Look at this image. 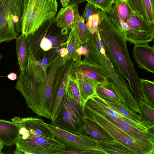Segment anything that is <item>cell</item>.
I'll return each instance as SVG.
<instances>
[{
	"mask_svg": "<svg viewBox=\"0 0 154 154\" xmlns=\"http://www.w3.org/2000/svg\"><path fill=\"white\" fill-rule=\"evenodd\" d=\"M100 10L99 9L95 8L92 4L88 2L86 4L85 10L82 16L84 20L87 22L92 14L98 13Z\"/></svg>",
	"mask_w": 154,
	"mask_h": 154,
	"instance_id": "obj_34",
	"label": "cell"
},
{
	"mask_svg": "<svg viewBox=\"0 0 154 154\" xmlns=\"http://www.w3.org/2000/svg\"><path fill=\"white\" fill-rule=\"evenodd\" d=\"M86 115L84 107L75 98L68 87L51 124L76 135L82 134L83 120Z\"/></svg>",
	"mask_w": 154,
	"mask_h": 154,
	"instance_id": "obj_5",
	"label": "cell"
},
{
	"mask_svg": "<svg viewBox=\"0 0 154 154\" xmlns=\"http://www.w3.org/2000/svg\"><path fill=\"white\" fill-rule=\"evenodd\" d=\"M29 0H24V8L26 6Z\"/></svg>",
	"mask_w": 154,
	"mask_h": 154,
	"instance_id": "obj_39",
	"label": "cell"
},
{
	"mask_svg": "<svg viewBox=\"0 0 154 154\" xmlns=\"http://www.w3.org/2000/svg\"><path fill=\"white\" fill-rule=\"evenodd\" d=\"M97 95L102 99L120 104H125L124 98L119 91L111 84H99L96 89Z\"/></svg>",
	"mask_w": 154,
	"mask_h": 154,
	"instance_id": "obj_21",
	"label": "cell"
},
{
	"mask_svg": "<svg viewBox=\"0 0 154 154\" xmlns=\"http://www.w3.org/2000/svg\"><path fill=\"white\" fill-rule=\"evenodd\" d=\"M69 75L78 87L80 94L85 103L88 100L97 95L96 89L99 84L92 79L86 77L70 74V72Z\"/></svg>",
	"mask_w": 154,
	"mask_h": 154,
	"instance_id": "obj_19",
	"label": "cell"
},
{
	"mask_svg": "<svg viewBox=\"0 0 154 154\" xmlns=\"http://www.w3.org/2000/svg\"><path fill=\"white\" fill-rule=\"evenodd\" d=\"M12 120L19 125L20 135L19 139L34 137H54L52 131L41 119L32 117L21 118L15 117Z\"/></svg>",
	"mask_w": 154,
	"mask_h": 154,
	"instance_id": "obj_12",
	"label": "cell"
},
{
	"mask_svg": "<svg viewBox=\"0 0 154 154\" xmlns=\"http://www.w3.org/2000/svg\"><path fill=\"white\" fill-rule=\"evenodd\" d=\"M85 1L95 8L107 13L111 8L115 0H85Z\"/></svg>",
	"mask_w": 154,
	"mask_h": 154,
	"instance_id": "obj_31",
	"label": "cell"
},
{
	"mask_svg": "<svg viewBox=\"0 0 154 154\" xmlns=\"http://www.w3.org/2000/svg\"><path fill=\"white\" fill-rule=\"evenodd\" d=\"M3 57V55H2L1 53H0V62L2 58Z\"/></svg>",
	"mask_w": 154,
	"mask_h": 154,
	"instance_id": "obj_40",
	"label": "cell"
},
{
	"mask_svg": "<svg viewBox=\"0 0 154 154\" xmlns=\"http://www.w3.org/2000/svg\"><path fill=\"white\" fill-rule=\"evenodd\" d=\"M137 101L140 112L141 123L148 130L154 131V107L142 100L140 99Z\"/></svg>",
	"mask_w": 154,
	"mask_h": 154,
	"instance_id": "obj_26",
	"label": "cell"
},
{
	"mask_svg": "<svg viewBox=\"0 0 154 154\" xmlns=\"http://www.w3.org/2000/svg\"><path fill=\"white\" fill-rule=\"evenodd\" d=\"M28 61L25 69L20 72V75L29 80L35 82L42 83L46 79L47 69L51 62L48 63L47 58L38 60L33 56L28 47Z\"/></svg>",
	"mask_w": 154,
	"mask_h": 154,
	"instance_id": "obj_13",
	"label": "cell"
},
{
	"mask_svg": "<svg viewBox=\"0 0 154 154\" xmlns=\"http://www.w3.org/2000/svg\"><path fill=\"white\" fill-rule=\"evenodd\" d=\"M60 53L49 66L46 80L42 83L32 82L19 75L15 88L26 100L27 106L38 116L50 119L56 95L65 67L60 66Z\"/></svg>",
	"mask_w": 154,
	"mask_h": 154,
	"instance_id": "obj_2",
	"label": "cell"
},
{
	"mask_svg": "<svg viewBox=\"0 0 154 154\" xmlns=\"http://www.w3.org/2000/svg\"><path fill=\"white\" fill-rule=\"evenodd\" d=\"M81 45L74 26L71 29L66 42V48L68 51V54L65 57H62L60 66H62L68 60H72L73 59L75 56L76 50Z\"/></svg>",
	"mask_w": 154,
	"mask_h": 154,
	"instance_id": "obj_29",
	"label": "cell"
},
{
	"mask_svg": "<svg viewBox=\"0 0 154 154\" xmlns=\"http://www.w3.org/2000/svg\"><path fill=\"white\" fill-rule=\"evenodd\" d=\"M18 124L0 119V141L6 146L16 145L20 136Z\"/></svg>",
	"mask_w": 154,
	"mask_h": 154,
	"instance_id": "obj_17",
	"label": "cell"
},
{
	"mask_svg": "<svg viewBox=\"0 0 154 154\" xmlns=\"http://www.w3.org/2000/svg\"><path fill=\"white\" fill-rule=\"evenodd\" d=\"M71 63L69 64L66 70L63 75L57 90L53 105L50 120H53L55 116L61 101L64 95L68 82V73Z\"/></svg>",
	"mask_w": 154,
	"mask_h": 154,
	"instance_id": "obj_30",
	"label": "cell"
},
{
	"mask_svg": "<svg viewBox=\"0 0 154 154\" xmlns=\"http://www.w3.org/2000/svg\"><path fill=\"white\" fill-rule=\"evenodd\" d=\"M99 12L92 14L86 23V25L91 33H93L98 31V26L100 19Z\"/></svg>",
	"mask_w": 154,
	"mask_h": 154,
	"instance_id": "obj_33",
	"label": "cell"
},
{
	"mask_svg": "<svg viewBox=\"0 0 154 154\" xmlns=\"http://www.w3.org/2000/svg\"><path fill=\"white\" fill-rule=\"evenodd\" d=\"M95 140L97 146L104 154H134L129 148L116 139L110 142L103 141L96 139Z\"/></svg>",
	"mask_w": 154,
	"mask_h": 154,
	"instance_id": "obj_25",
	"label": "cell"
},
{
	"mask_svg": "<svg viewBox=\"0 0 154 154\" xmlns=\"http://www.w3.org/2000/svg\"><path fill=\"white\" fill-rule=\"evenodd\" d=\"M70 73L92 79L98 84L108 82L104 75L94 66L79 58L72 61Z\"/></svg>",
	"mask_w": 154,
	"mask_h": 154,
	"instance_id": "obj_14",
	"label": "cell"
},
{
	"mask_svg": "<svg viewBox=\"0 0 154 154\" xmlns=\"http://www.w3.org/2000/svg\"><path fill=\"white\" fill-rule=\"evenodd\" d=\"M82 134L103 141H112L115 139L100 126L86 117L83 120Z\"/></svg>",
	"mask_w": 154,
	"mask_h": 154,
	"instance_id": "obj_20",
	"label": "cell"
},
{
	"mask_svg": "<svg viewBox=\"0 0 154 154\" xmlns=\"http://www.w3.org/2000/svg\"><path fill=\"white\" fill-rule=\"evenodd\" d=\"M57 0H29L22 17V33H34L45 23L54 19L57 12Z\"/></svg>",
	"mask_w": 154,
	"mask_h": 154,
	"instance_id": "obj_6",
	"label": "cell"
},
{
	"mask_svg": "<svg viewBox=\"0 0 154 154\" xmlns=\"http://www.w3.org/2000/svg\"><path fill=\"white\" fill-rule=\"evenodd\" d=\"M60 56L62 57H64L66 56L68 54V51L65 47L60 48L59 51Z\"/></svg>",
	"mask_w": 154,
	"mask_h": 154,
	"instance_id": "obj_35",
	"label": "cell"
},
{
	"mask_svg": "<svg viewBox=\"0 0 154 154\" xmlns=\"http://www.w3.org/2000/svg\"><path fill=\"white\" fill-rule=\"evenodd\" d=\"M70 0H60V2L62 5H67L70 2Z\"/></svg>",
	"mask_w": 154,
	"mask_h": 154,
	"instance_id": "obj_38",
	"label": "cell"
},
{
	"mask_svg": "<svg viewBox=\"0 0 154 154\" xmlns=\"http://www.w3.org/2000/svg\"><path fill=\"white\" fill-rule=\"evenodd\" d=\"M86 117L100 126L115 139L129 148L134 154H154V145L137 140L85 103Z\"/></svg>",
	"mask_w": 154,
	"mask_h": 154,
	"instance_id": "obj_7",
	"label": "cell"
},
{
	"mask_svg": "<svg viewBox=\"0 0 154 154\" xmlns=\"http://www.w3.org/2000/svg\"><path fill=\"white\" fill-rule=\"evenodd\" d=\"M96 96L101 101L117 112L138 123L142 124L140 115L132 111L125 104L107 101L100 98L97 95Z\"/></svg>",
	"mask_w": 154,
	"mask_h": 154,
	"instance_id": "obj_28",
	"label": "cell"
},
{
	"mask_svg": "<svg viewBox=\"0 0 154 154\" xmlns=\"http://www.w3.org/2000/svg\"><path fill=\"white\" fill-rule=\"evenodd\" d=\"M24 9V0H0V43L19 36Z\"/></svg>",
	"mask_w": 154,
	"mask_h": 154,
	"instance_id": "obj_8",
	"label": "cell"
},
{
	"mask_svg": "<svg viewBox=\"0 0 154 154\" xmlns=\"http://www.w3.org/2000/svg\"><path fill=\"white\" fill-rule=\"evenodd\" d=\"M15 154H62L64 145L54 138L34 137L18 139L16 144Z\"/></svg>",
	"mask_w": 154,
	"mask_h": 154,
	"instance_id": "obj_11",
	"label": "cell"
},
{
	"mask_svg": "<svg viewBox=\"0 0 154 154\" xmlns=\"http://www.w3.org/2000/svg\"><path fill=\"white\" fill-rule=\"evenodd\" d=\"M107 15L131 44H148L154 38V24L143 19L130 8L125 0H115Z\"/></svg>",
	"mask_w": 154,
	"mask_h": 154,
	"instance_id": "obj_3",
	"label": "cell"
},
{
	"mask_svg": "<svg viewBox=\"0 0 154 154\" xmlns=\"http://www.w3.org/2000/svg\"><path fill=\"white\" fill-rule=\"evenodd\" d=\"M96 96L88 100L85 103L106 117L112 119H121L141 131L145 132L148 131V129L143 124L138 123L117 112L100 100Z\"/></svg>",
	"mask_w": 154,
	"mask_h": 154,
	"instance_id": "obj_15",
	"label": "cell"
},
{
	"mask_svg": "<svg viewBox=\"0 0 154 154\" xmlns=\"http://www.w3.org/2000/svg\"><path fill=\"white\" fill-rule=\"evenodd\" d=\"M7 77L9 79L14 81L17 78V74L13 72L9 73L7 75Z\"/></svg>",
	"mask_w": 154,
	"mask_h": 154,
	"instance_id": "obj_36",
	"label": "cell"
},
{
	"mask_svg": "<svg viewBox=\"0 0 154 154\" xmlns=\"http://www.w3.org/2000/svg\"><path fill=\"white\" fill-rule=\"evenodd\" d=\"M85 1V0H70L69 5H75Z\"/></svg>",
	"mask_w": 154,
	"mask_h": 154,
	"instance_id": "obj_37",
	"label": "cell"
},
{
	"mask_svg": "<svg viewBox=\"0 0 154 154\" xmlns=\"http://www.w3.org/2000/svg\"><path fill=\"white\" fill-rule=\"evenodd\" d=\"M69 73H68L69 80L67 86L75 98L78 103L84 107L85 103H84L80 94L78 88L73 80L69 75Z\"/></svg>",
	"mask_w": 154,
	"mask_h": 154,
	"instance_id": "obj_32",
	"label": "cell"
},
{
	"mask_svg": "<svg viewBox=\"0 0 154 154\" xmlns=\"http://www.w3.org/2000/svg\"><path fill=\"white\" fill-rule=\"evenodd\" d=\"M45 124L52 131L54 138L64 145V154H104L95 139L85 135L71 133L50 124Z\"/></svg>",
	"mask_w": 154,
	"mask_h": 154,
	"instance_id": "obj_9",
	"label": "cell"
},
{
	"mask_svg": "<svg viewBox=\"0 0 154 154\" xmlns=\"http://www.w3.org/2000/svg\"><path fill=\"white\" fill-rule=\"evenodd\" d=\"M88 52L83 60L95 66L107 78L109 83L118 90L125 100V105L131 108L137 102L130 90L128 82L108 57L99 31L90 34L84 45Z\"/></svg>",
	"mask_w": 154,
	"mask_h": 154,
	"instance_id": "obj_4",
	"label": "cell"
},
{
	"mask_svg": "<svg viewBox=\"0 0 154 154\" xmlns=\"http://www.w3.org/2000/svg\"><path fill=\"white\" fill-rule=\"evenodd\" d=\"M138 84L143 100L146 103L154 107V82L139 78Z\"/></svg>",
	"mask_w": 154,
	"mask_h": 154,
	"instance_id": "obj_27",
	"label": "cell"
},
{
	"mask_svg": "<svg viewBox=\"0 0 154 154\" xmlns=\"http://www.w3.org/2000/svg\"><path fill=\"white\" fill-rule=\"evenodd\" d=\"M67 38L46 34L39 36L34 32L27 36L28 47L35 58L41 52L42 58H47L50 63L59 54V49L66 46Z\"/></svg>",
	"mask_w": 154,
	"mask_h": 154,
	"instance_id": "obj_10",
	"label": "cell"
},
{
	"mask_svg": "<svg viewBox=\"0 0 154 154\" xmlns=\"http://www.w3.org/2000/svg\"><path fill=\"white\" fill-rule=\"evenodd\" d=\"M74 5L69 4L61 8L55 17L57 27L71 29L74 26Z\"/></svg>",
	"mask_w": 154,
	"mask_h": 154,
	"instance_id": "obj_22",
	"label": "cell"
},
{
	"mask_svg": "<svg viewBox=\"0 0 154 154\" xmlns=\"http://www.w3.org/2000/svg\"><path fill=\"white\" fill-rule=\"evenodd\" d=\"M133 57L140 68L147 72L154 73V46L148 44L134 45Z\"/></svg>",
	"mask_w": 154,
	"mask_h": 154,
	"instance_id": "obj_16",
	"label": "cell"
},
{
	"mask_svg": "<svg viewBox=\"0 0 154 154\" xmlns=\"http://www.w3.org/2000/svg\"><path fill=\"white\" fill-rule=\"evenodd\" d=\"M78 4L74 5V27L76 35L81 45H84L89 38L90 32L85 23V20L80 15Z\"/></svg>",
	"mask_w": 154,
	"mask_h": 154,
	"instance_id": "obj_23",
	"label": "cell"
},
{
	"mask_svg": "<svg viewBox=\"0 0 154 154\" xmlns=\"http://www.w3.org/2000/svg\"><path fill=\"white\" fill-rule=\"evenodd\" d=\"M16 39L18 63L20 72H22L26 68L28 61L27 36L22 33Z\"/></svg>",
	"mask_w": 154,
	"mask_h": 154,
	"instance_id": "obj_24",
	"label": "cell"
},
{
	"mask_svg": "<svg viewBox=\"0 0 154 154\" xmlns=\"http://www.w3.org/2000/svg\"><path fill=\"white\" fill-rule=\"evenodd\" d=\"M131 9L148 22L154 24V0H125Z\"/></svg>",
	"mask_w": 154,
	"mask_h": 154,
	"instance_id": "obj_18",
	"label": "cell"
},
{
	"mask_svg": "<svg viewBox=\"0 0 154 154\" xmlns=\"http://www.w3.org/2000/svg\"><path fill=\"white\" fill-rule=\"evenodd\" d=\"M99 14V33L108 57L128 81L135 100L142 99L139 87V78L130 58L123 34L112 22L106 12L100 10Z\"/></svg>",
	"mask_w": 154,
	"mask_h": 154,
	"instance_id": "obj_1",
	"label": "cell"
}]
</instances>
